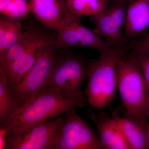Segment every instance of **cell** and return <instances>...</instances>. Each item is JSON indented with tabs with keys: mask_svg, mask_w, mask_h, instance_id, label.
<instances>
[{
	"mask_svg": "<svg viewBox=\"0 0 149 149\" xmlns=\"http://www.w3.org/2000/svg\"><path fill=\"white\" fill-rule=\"evenodd\" d=\"M130 56L136 58L138 61L143 75L144 79L149 93V55Z\"/></svg>",
	"mask_w": 149,
	"mask_h": 149,
	"instance_id": "cell-21",
	"label": "cell"
},
{
	"mask_svg": "<svg viewBox=\"0 0 149 149\" xmlns=\"http://www.w3.org/2000/svg\"><path fill=\"white\" fill-rule=\"evenodd\" d=\"M1 14L10 18H24L30 11L27 0H0Z\"/></svg>",
	"mask_w": 149,
	"mask_h": 149,
	"instance_id": "cell-19",
	"label": "cell"
},
{
	"mask_svg": "<svg viewBox=\"0 0 149 149\" xmlns=\"http://www.w3.org/2000/svg\"><path fill=\"white\" fill-rule=\"evenodd\" d=\"M89 104L83 96L66 98L46 89L21 107L8 125L11 130H23L52 120L72 108Z\"/></svg>",
	"mask_w": 149,
	"mask_h": 149,
	"instance_id": "cell-2",
	"label": "cell"
},
{
	"mask_svg": "<svg viewBox=\"0 0 149 149\" xmlns=\"http://www.w3.org/2000/svg\"><path fill=\"white\" fill-rule=\"evenodd\" d=\"M148 149H149V124L148 123Z\"/></svg>",
	"mask_w": 149,
	"mask_h": 149,
	"instance_id": "cell-24",
	"label": "cell"
},
{
	"mask_svg": "<svg viewBox=\"0 0 149 149\" xmlns=\"http://www.w3.org/2000/svg\"><path fill=\"white\" fill-rule=\"evenodd\" d=\"M148 117H149V113H148Z\"/></svg>",
	"mask_w": 149,
	"mask_h": 149,
	"instance_id": "cell-25",
	"label": "cell"
},
{
	"mask_svg": "<svg viewBox=\"0 0 149 149\" xmlns=\"http://www.w3.org/2000/svg\"><path fill=\"white\" fill-rule=\"evenodd\" d=\"M110 0H65L68 12L81 19L96 16L108 8Z\"/></svg>",
	"mask_w": 149,
	"mask_h": 149,
	"instance_id": "cell-18",
	"label": "cell"
},
{
	"mask_svg": "<svg viewBox=\"0 0 149 149\" xmlns=\"http://www.w3.org/2000/svg\"><path fill=\"white\" fill-rule=\"evenodd\" d=\"M54 38L41 25L32 23L23 31L20 38L2 56L0 57V67L8 66L35 46L49 42Z\"/></svg>",
	"mask_w": 149,
	"mask_h": 149,
	"instance_id": "cell-10",
	"label": "cell"
},
{
	"mask_svg": "<svg viewBox=\"0 0 149 149\" xmlns=\"http://www.w3.org/2000/svg\"><path fill=\"white\" fill-rule=\"evenodd\" d=\"M57 32L55 41L58 49L73 47H90L99 52L110 46L107 41L85 27L80 18L70 13L68 10Z\"/></svg>",
	"mask_w": 149,
	"mask_h": 149,
	"instance_id": "cell-8",
	"label": "cell"
},
{
	"mask_svg": "<svg viewBox=\"0 0 149 149\" xmlns=\"http://www.w3.org/2000/svg\"><path fill=\"white\" fill-rule=\"evenodd\" d=\"M149 27V0H133L126 8L124 34L131 42L143 35Z\"/></svg>",
	"mask_w": 149,
	"mask_h": 149,
	"instance_id": "cell-13",
	"label": "cell"
},
{
	"mask_svg": "<svg viewBox=\"0 0 149 149\" xmlns=\"http://www.w3.org/2000/svg\"><path fill=\"white\" fill-rule=\"evenodd\" d=\"M65 114L64 126L54 149H105L93 128L79 116L75 108Z\"/></svg>",
	"mask_w": 149,
	"mask_h": 149,
	"instance_id": "cell-7",
	"label": "cell"
},
{
	"mask_svg": "<svg viewBox=\"0 0 149 149\" xmlns=\"http://www.w3.org/2000/svg\"><path fill=\"white\" fill-rule=\"evenodd\" d=\"M112 2H120L126 3H128L130 1L133 0H110Z\"/></svg>",
	"mask_w": 149,
	"mask_h": 149,
	"instance_id": "cell-23",
	"label": "cell"
},
{
	"mask_svg": "<svg viewBox=\"0 0 149 149\" xmlns=\"http://www.w3.org/2000/svg\"><path fill=\"white\" fill-rule=\"evenodd\" d=\"M21 107L12 95L7 76L0 67V126L8 125Z\"/></svg>",
	"mask_w": 149,
	"mask_h": 149,
	"instance_id": "cell-16",
	"label": "cell"
},
{
	"mask_svg": "<svg viewBox=\"0 0 149 149\" xmlns=\"http://www.w3.org/2000/svg\"><path fill=\"white\" fill-rule=\"evenodd\" d=\"M116 85L126 109L125 117L136 121H147L148 91L138 61L127 54L118 65Z\"/></svg>",
	"mask_w": 149,
	"mask_h": 149,
	"instance_id": "cell-3",
	"label": "cell"
},
{
	"mask_svg": "<svg viewBox=\"0 0 149 149\" xmlns=\"http://www.w3.org/2000/svg\"><path fill=\"white\" fill-rule=\"evenodd\" d=\"M91 63L69 48L59 49L47 89L64 97H82L81 86Z\"/></svg>",
	"mask_w": 149,
	"mask_h": 149,
	"instance_id": "cell-4",
	"label": "cell"
},
{
	"mask_svg": "<svg viewBox=\"0 0 149 149\" xmlns=\"http://www.w3.org/2000/svg\"><path fill=\"white\" fill-rule=\"evenodd\" d=\"M90 116L105 149H131L113 117L104 111L99 113L92 112Z\"/></svg>",
	"mask_w": 149,
	"mask_h": 149,
	"instance_id": "cell-11",
	"label": "cell"
},
{
	"mask_svg": "<svg viewBox=\"0 0 149 149\" xmlns=\"http://www.w3.org/2000/svg\"><path fill=\"white\" fill-rule=\"evenodd\" d=\"M54 39L42 51L32 68L19 84L10 89L12 95L21 106L46 90L58 49Z\"/></svg>",
	"mask_w": 149,
	"mask_h": 149,
	"instance_id": "cell-5",
	"label": "cell"
},
{
	"mask_svg": "<svg viewBox=\"0 0 149 149\" xmlns=\"http://www.w3.org/2000/svg\"><path fill=\"white\" fill-rule=\"evenodd\" d=\"M21 22L17 19L0 15V57L16 42L23 33Z\"/></svg>",
	"mask_w": 149,
	"mask_h": 149,
	"instance_id": "cell-17",
	"label": "cell"
},
{
	"mask_svg": "<svg viewBox=\"0 0 149 149\" xmlns=\"http://www.w3.org/2000/svg\"><path fill=\"white\" fill-rule=\"evenodd\" d=\"M64 122V116H59L26 130H11L6 149H54Z\"/></svg>",
	"mask_w": 149,
	"mask_h": 149,
	"instance_id": "cell-6",
	"label": "cell"
},
{
	"mask_svg": "<svg viewBox=\"0 0 149 149\" xmlns=\"http://www.w3.org/2000/svg\"><path fill=\"white\" fill-rule=\"evenodd\" d=\"M53 40L49 42L43 43L35 46L8 66L3 68L1 67L6 74L10 89L15 88L21 82L35 64L42 51Z\"/></svg>",
	"mask_w": 149,
	"mask_h": 149,
	"instance_id": "cell-14",
	"label": "cell"
},
{
	"mask_svg": "<svg viewBox=\"0 0 149 149\" xmlns=\"http://www.w3.org/2000/svg\"><path fill=\"white\" fill-rule=\"evenodd\" d=\"M141 37L129 43L128 55L132 56L149 55V32H145Z\"/></svg>",
	"mask_w": 149,
	"mask_h": 149,
	"instance_id": "cell-20",
	"label": "cell"
},
{
	"mask_svg": "<svg viewBox=\"0 0 149 149\" xmlns=\"http://www.w3.org/2000/svg\"><path fill=\"white\" fill-rule=\"evenodd\" d=\"M10 131L9 125L0 126V149H6L7 139Z\"/></svg>",
	"mask_w": 149,
	"mask_h": 149,
	"instance_id": "cell-22",
	"label": "cell"
},
{
	"mask_svg": "<svg viewBox=\"0 0 149 149\" xmlns=\"http://www.w3.org/2000/svg\"><path fill=\"white\" fill-rule=\"evenodd\" d=\"M131 149H148V123L128 118L113 116Z\"/></svg>",
	"mask_w": 149,
	"mask_h": 149,
	"instance_id": "cell-15",
	"label": "cell"
},
{
	"mask_svg": "<svg viewBox=\"0 0 149 149\" xmlns=\"http://www.w3.org/2000/svg\"><path fill=\"white\" fill-rule=\"evenodd\" d=\"M30 12L44 27L57 32L66 13L65 0H29Z\"/></svg>",
	"mask_w": 149,
	"mask_h": 149,
	"instance_id": "cell-12",
	"label": "cell"
},
{
	"mask_svg": "<svg viewBox=\"0 0 149 149\" xmlns=\"http://www.w3.org/2000/svg\"><path fill=\"white\" fill-rule=\"evenodd\" d=\"M127 4L112 2L107 10L90 18L95 26L93 30L110 45H125L130 42L125 39L124 34Z\"/></svg>",
	"mask_w": 149,
	"mask_h": 149,
	"instance_id": "cell-9",
	"label": "cell"
},
{
	"mask_svg": "<svg viewBox=\"0 0 149 149\" xmlns=\"http://www.w3.org/2000/svg\"><path fill=\"white\" fill-rule=\"evenodd\" d=\"M129 44L123 46L110 45L99 52L98 59L91 63L86 76L85 92L89 104L93 107L104 108L114 98L117 88L118 65L130 50Z\"/></svg>",
	"mask_w": 149,
	"mask_h": 149,
	"instance_id": "cell-1",
	"label": "cell"
}]
</instances>
